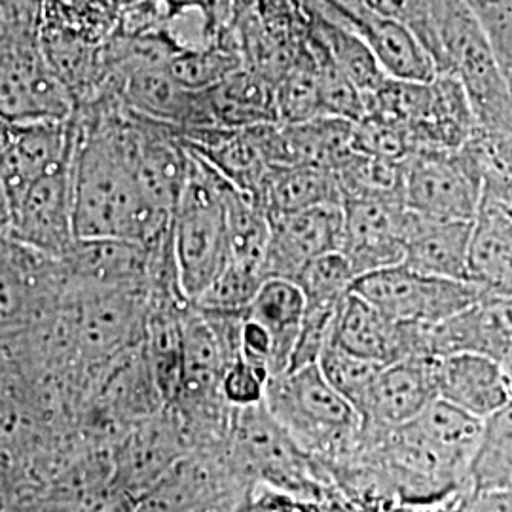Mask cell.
Listing matches in <instances>:
<instances>
[{"instance_id":"1","label":"cell","mask_w":512,"mask_h":512,"mask_svg":"<svg viewBox=\"0 0 512 512\" xmlns=\"http://www.w3.org/2000/svg\"><path fill=\"white\" fill-rule=\"evenodd\" d=\"M74 228L78 239L148 245L173 215L150 200L133 162V118L118 95L74 105Z\"/></svg>"},{"instance_id":"2","label":"cell","mask_w":512,"mask_h":512,"mask_svg":"<svg viewBox=\"0 0 512 512\" xmlns=\"http://www.w3.org/2000/svg\"><path fill=\"white\" fill-rule=\"evenodd\" d=\"M264 404L311 458L330 467L357 456L361 418L327 382L319 366L287 370L270 378Z\"/></svg>"},{"instance_id":"3","label":"cell","mask_w":512,"mask_h":512,"mask_svg":"<svg viewBox=\"0 0 512 512\" xmlns=\"http://www.w3.org/2000/svg\"><path fill=\"white\" fill-rule=\"evenodd\" d=\"M190 152L183 192L171 219L181 287L196 302L230 262L228 196L234 184Z\"/></svg>"},{"instance_id":"4","label":"cell","mask_w":512,"mask_h":512,"mask_svg":"<svg viewBox=\"0 0 512 512\" xmlns=\"http://www.w3.org/2000/svg\"><path fill=\"white\" fill-rule=\"evenodd\" d=\"M228 446L239 465L262 486L319 505L334 488L329 467L306 454L264 403L234 408Z\"/></svg>"},{"instance_id":"5","label":"cell","mask_w":512,"mask_h":512,"mask_svg":"<svg viewBox=\"0 0 512 512\" xmlns=\"http://www.w3.org/2000/svg\"><path fill=\"white\" fill-rule=\"evenodd\" d=\"M67 293L61 260L10 238L0 245V353L52 321Z\"/></svg>"},{"instance_id":"6","label":"cell","mask_w":512,"mask_h":512,"mask_svg":"<svg viewBox=\"0 0 512 512\" xmlns=\"http://www.w3.org/2000/svg\"><path fill=\"white\" fill-rule=\"evenodd\" d=\"M351 293L395 321L431 329L490 296L475 281L421 274L406 264L357 277Z\"/></svg>"},{"instance_id":"7","label":"cell","mask_w":512,"mask_h":512,"mask_svg":"<svg viewBox=\"0 0 512 512\" xmlns=\"http://www.w3.org/2000/svg\"><path fill=\"white\" fill-rule=\"evenodd\" d=\"M404 205L423 219L475 222L484 196L480 165L469 147L418 148L404 162Z\"/></svg>"},{"instance_id":"8","label":"cell","mask_w":512,"mask_h":512,"mask_svg":"<svg viewBox=\"0 0 512 512\" xmlns=\"http://www.w3.org/2000/svg\"><path fill=\"white\" fill-rule=\"evenodd\" d=\"M74 101L40 40L0 44V114L14 124L67 122Z\"/></svg>"},{"instance_id":"9","label":"cell","mask_w":512,"mask_h":512,"mask_svg":"<svg viewBox=\"0 0 512 512\" xmlns=\"http://www.w3.org/2000/svg\"><path fill=\"white\" fill-rule=\"evenodd\" d=\"M190 452L192 442L173 406L135 423L112 444L116 494L129 503L148 494Z\"/></svg>"},{"instance_id":"10","label":"cell","mask_w":512,"mask_h":512,"mask_svg":"<svg viewBox=\"0 0 512 512\" xmlns=\"http://www.w3.org/2000/svg\"><path fill=\"white\" fill-rule=\"evenodd\" d=\"M10 238L63 260L78 241L74 228L73 158L31 184L10 205Z\"/></svg>"},{"instance_id":"11","label":"cell","mask_w":512,"mask_h":512,"mask_svg":"<svg viewBox=\"0 0 512 512\" xmlns=\"http://www.w3.org/2000/svg\"><path fill=\"white\" fill-rule=\"evenodd\" d=\"M433 363L435 357H421L380 370L359 410L361 444L357 456L418 418L429 404L439 399Z\"/></svg>"},{"instance_id":"12","label":"cell","mask_w":512,"mask_h":512,"mask_svg":"<svg viewBox=\"0 0 512 512\" xmlns=\"http://www.w3.org/2000/svg\"><path fill=\"white\" fill-rule=\"evenodd\" d=\"M340 253L357 277L403 264L410 211L403 200L353 198L342 202Z\"/></svg>"},{"instance_id":"13","label":"cell","mask_w":512,"mask_h":512,"mask_svg":"<svg viewBox=\"0 0 512 512\" xmlns=\"http://www.w3.org/2000/svg\"><path fill=\"white\" fill-rule=\"evenodd\" d=\"M431 327L401 323L349 294L338 313L332 344L380 366L433 357Z\"/></svg>"},{"instance_id":"14","label":"cell","mask_w":512,"mask_h":512,"mask_svg":"<svg viewBox=\"0 0 512 512\" xmlns=\"http://www.w3.org/2000/svg\"><path fill=\"white\" fill-rule=\"evenodd\" d=\"M344 230L342 205H321L270 219L266 251L268 279L296 283L313 260L340 251Z\"/></svg>"},{"instance_id":"15","label":"cell","mask_w":512,"mask_h":512,"mask_svg":"<svg viewBox=\"0 0 512 512\" xmlns=\"http://www.w3.org/2000/svg\"><path fill=\"white\" fill-rule=\"evenodd\" d=\"M148 245L126 239H78L61 260L67 291L147 289Z\"/></svg>"},{"instance_id":"16","label":"cell","mask_w":512,"mask_h":512,"mask_svg":"<svg viewBox=\"0 0 512 512\" xmlns=\"http://www.w3.org/2000/svg\"><path fill=\"white\" fill-rule=\"evenodd\" d=\"M118 76V97L126 109L171 128H213L205 95L184 88L165 67Z\"/></svg>"},{"instance_id":"17","label":"cell","mask_w":512,"mask_h":512,"mask_svg":"<svg viewBox=\"0 0 512 512\" xmlns=\"http://www.w3.org/2000/svg\"><path fill=\"white\" fill-rule=\"evenodd\" d=\"M435 385L440 401L486 421L511 404L505 366L476 353L435 357Z\"/></svg>"},{"instance_id":"18","label":"cell","mask_w":512,"mask_h":512,"mask_svg":"<svg viewBox=\"0 0 512 512\" xmlns=\"http://www.w3.org/2000/svg\"><path fill=\"white\" fill-rule=\"evenodd\" d=\"M73 152L71 118L67 122L18 124L10 145L0 152V183L8 203L18 202L31 184L69 162Z\"/></svg>"},{"instance_id":"19","label":"cell","mask_w":512,"mask_h":512,"mask_svg":"<svg viewBox=\"0 0 512 512\" xmlns=\"http://www.w3.org/2000/svg\"><path fill=\"white\" fill-rule=\"evenodd\" d=\"M433 357L476 353L505 365L512 361V296H486L431 330Z\"/></svg>"},{"instance_id":"20","label":"cell","mask_w":512,"mask_h":512,"mask_svg":"<svg viewBox=\"0 0 512 512\" xmlns=\"http://www.w3.org/2000/svg\"><path fill=\"white\" fill-rule=\"evenodd\" d=\"M471 238L473 222L423 219L410 211L403 264L421 274L473 281Z\"/></svg>"},{"instance_id":"21","label":"cell","mask_w":512,"mask_h":512,"mask_svg":"<svg viewBox=\"0 0 512 512\" xmlns=\"http://www.w3.org/2000/svg\"><path fill=\"white\" fill-rule=\"evenodd\" d=\"M353 31L365 40L389 78L431 82L439 76L433 55L401 19L370 12Z\"/></svg>"},{"instance_id":"22","label":"cell","mask_w":512,"mask_h":512,"mask_svg":"<svg viewBox=\"0 0 512 512\" xmlns=\"http://www.w3.org/2000/svg\"><path fill=\"white\" fill-rule=\"evenodd\" d=\"M471 279L490 296H512V217L486 198L473 222Z\"/></svg>"},{"instance_id":"23","label":"cell","mask_w":512,"mask_h":512,"mask_svg":"<svg viewBox=\"0 0 512 512\" xmlns=\"http://www.w3.org/2000/svg\"><path fill=\"white\" fill-rule=\"evenodd\" d=\"M213 128H255L279 124L275 84L262 74L241 69L217 86L203 90Z\"/></svg>"},{"instance_id":"24","label":"cell","mask_w":512,"mask_h":512,"mask_svg":"<svg viewBox=\"0 0 512 512\" xmlns=\"http://www.w3.org/2000/svg\"><path fill=\"white\" fill-rule=\"evenodd\" d=\"M304 294L287 279H268L245 315L268 332L272 340V378L289 370L304 319Z\"/></svg>"},{"instance_id":"25","label":"cell","mask_w":512,"mask_h":512,"mask_svg":"<svg viewBox=\"0 0 512 512\" xmlns=\"http://www.w3.org/2000/svg\"><path fill=\"white\" fill-rule=\"evenodd\" d=\"M321 205H342V192L336 175L325 165L275 169L260 200V207L268 219Z\"/></svg>"},{"instance_id":"26","label":"cell","mask_w":512,"mask_h":512,"mask_svg":"<svg viewBox=\"0 0 512 512\" xmlns=\"http://www.w3.org/2000/svg\"><path fill=\"white\" fill-rule=\"evenodd\" d=\"M311 35L321 42L334 65L366 95L376 92L389 78L363 38L348 27L311 12Z\"/></svg>"},{"instance_id":"27","label":"cell","mask_w":512,"mask_h":512,"mask_svg":"<svg viewBox=\"0 0 512 512\" xmlns=\"http://www.w3.org/2000/svg\"><path fill=\"white\" fill-rule=\"evenodd\" d=\"M342 192V202L353 198L403 200L404 164L385 162L349 150L332 165Z\"/></svg>"},{"instance_id":"28","label":"cell","mask_w":512,"mask_h":512,"mask_svg":"<svg viewBox=\"0 0 512 512\" xmlns=\"http://www.w3.org/2000/svg\"><path fill=\"white\" fill-rule=\"evenodd\" d=\"M469 490L512 488V403L484 421Z\"/></svg>"},{"instance_id":"29","label":"cell","mask_w":512,"mask_h":512,"mask_svg":"<svg viewBox=\"0 0 512 512\" xmlns=\"http://www.w3.org/2000/svg\"><path fill=\"white\" fill-rule=\"evenodd\" d=\"M165 69L184 88L203 92L245 69V65L238 42H217L179 52L167 63Z\"/></svg>"},{"instance_id":"30","label":"cell","mask_w":512,"mask_h":512,"mask_svg":"<svg viewBox=\"0 0 512 512\" xmlns=\"http://www.w3.org/2000/svg\"><path fill=\"white\" fill-rule=\"evenodd\" d=\"M279 124H302L323 116L317 65L306 48L275 82Z\"/></svg>"},{"instance_id":"31","label":"cell","mask_w":512,"mask_h":512,"mask_svg":"<svg viewBox=\"0 0 512 512\" xmlns=\"http://www.w3.org/2000/svg\"><path fill=\"white\" fill-rule=\"evenodd\" d=\"M310 54L317 65L319 76V95L323 116L340 118L351 124H357L368 114L365 93L361 92L346 74L342 73L321 42L310 33L308 40Z\"/></svg>"},{"instance_id":"32","label":"cell","mask_w":512,"mask_h":512,"mask_svg":"<svg viewBox=\"0 0 512 512\" xmlns=\"http://www.w3.org/2000/svg\"><path fill=\"white\" fill-rule=\"evenodd\" d=\"M256 16L266 35L285 54H302L308 48L311 10L306 0H255Z\"/></svg>"},{"instance_id":"33","label":"cell","mask_w":512,"mask_h":512,"mask_svg":"<svg viewBox=\"0 0 512 512\" xmlns=\"http://www.w3.org/2000/svg\"><path fill=\"white\" fill-rule=\"evenodd\" d=\"M317 366L327 382L355 408L357 414L363 408L380 370L384 368L366 361L363 357H357L336 344H330L323 351Z\"/></svg>"},{"instance_id":"34","label":"cell","mask_w":512,"mask_h":512,"mask_svg":"<svg viewBox=\"0 0 512 512\" xmlns=\"http://www.w3.org/2000/svg\"><path fill=\"white\" fill-rule=\"evenodd\" d=\"M351 150L393 164H404L416 150L408 128L378 114H368L353 126Z\"/></svg>"},{"instance_id":"35","label":"cell","mask_w":512,"mask_h":512,"mask_svg":"<svg viewBox=\"0 0 512 512\" xmlns=\"http://www.w3.org/2000/svg\"><path fill=\"white\" fill-rule=\"evenodd\" d=\"M357 275L340 251L313 260L296 279L306 304H342L353 291Z\"/></svg>"},{"instance_id":"36","label":"cell","mask_w":512,"mask_h":512,"mask_svg":"<svg viewBox=\"0 0 512 512\" xmlns=\"http://www.w3.org/2000/svg\"><path fill=\"white\" fill-rule=\"evenodd\" d=\"M264 281L268 279L258 272L228 264L226 270L211 283V287L192 304L205 310L245 311L255 300Z\"/></svg>"},{"instance_id":"37","label":"cell","mask_w":512,"mask_h":512,"mask_svg":"<svg viewBox=\"0 0 512 512\" xmlns=\"http://www.w3.org/2000/svg\"><path fill=\"white\" fill-rule=\"evenodd\" d=\"M268 374L239 357L222 378V395L232 408H249L264 403Z\"/></svg>"},{"instance_id":"38","label":"cell","mask_w":512,"mask_h":512,"mask_svg":"<svg viewBox=\"0 0 512 512\" xmlns=\"http://www.w3.org/2000/svg\"><path fill=\"white\" fill-rule=\"evenodd\" d=\"M448 512H512V488L467 490Z\"/></svg>"},{"instance_id":"39","label":"cell","mask_w":512,"mask_h":512,"mask_svg":"<svg viewBox=\"0 0 512 512\" xmlns=\"http://www.w3.org/2000/svg\"><path fill=\"white\" fill-rule=\"evenodd\" d=\"M19 509L18 476L12 458L0 452V512H16Z\"/></svg>"},{"instance_id":"40","label":"cell","mask_w":512,"mask_h":512,"mask_svg":"<svg viewBox=\"0 0 512 512\" xmlns=\"http://www.w3.org/2000/svg\"><path fill=\"white\" fill-rule=\"evenodd\" d=\"M368 8L380 16L387 18H397L404 21L406 10H408V0H366Z\"/></svg>"},{"instance_id":"41","label":"cell","mask_w":512,"mask_h":512,"mask_svg":"<svg viewBox=\"0 0 512 512\" xmlns=\"http://www.w3.org/2000/svg\"><path fill=\"white\" fill-rule=\"evenodd\" d=\"M10 239V203L0 183V245Z\"/></svg>"},{"instance_id":"42","label":"cell","mask_w":512,"mask_h":512,"mask_svg":"<svg viewBox=\"0 0 512 512\" xmlns=\"http://www.w3.org/2000/svg\"><path fill=\"white\" fill-rule=\"evenodd\" d=\"M105 512H129V501H118L116 505H112L109 511Z\"/></svg>"},{"instance_id":"43","label":"cell","mask_w":512,"mask_h":512,"mask_svg":"<svg viewBox=\"0 0 512 512\" xmlns=\"http://www.w3.org/2000/svg\"><path fill=\"white\" fill-rule=\"evenodd\" d=\"M505 374H507V382H509V391H511V401H512V361L509 363H505Z\"/></svg>"},{"instance_id":"44","label":"cell","mask_w":512,"mask_h":512,"mask_svg":"<svg viewBox=\"0 0 512 512\" xmlns=\"http://www.w3.org/2000/svg\"><path fill=\"white\" fill-rule=\"evenodd\" d=\"M16 512H42V511H37V509H19V511H16Z\"/></svg>"},{"instance_id":"45","label":"cell","mask_w":512,"mask_h":512,"mask_svg":"<svg viewBox=\"0 0 512 512\" xmlns=\"http://www.w3.org/2000/svg\"><path fill=\"white\" fill-rule=\"evenodd\" d=\"M505 209H507V211H509V215H511V217H512V202L509 203V205H505Z\"/></svg>"}]
</instances>
